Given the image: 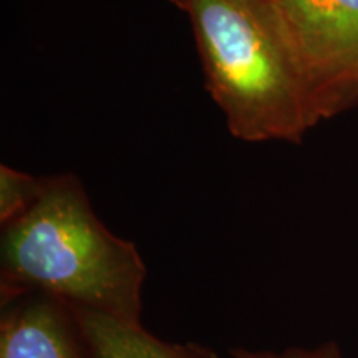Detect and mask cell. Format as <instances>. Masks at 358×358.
I'll return each instance as SVG.
<instances>
[{
    "label": "cell",
    "instance_id": "cell-1",
    "mask_svg": "<svg viewBox=\"0 0 358 358\" xmlns=\"http://www.w3.org/2000/svg\"><path fill=\"white\" fill-rule=\"evenodd\" d=\"M0 259L2 306L35 292L141 324L146 264L101 222L73 174L48 176L37 203L3 226Z\"/></svg>",
    "mask_w": 358,
    "mask_h": 358
},
{
    "label": "cell",
    "instance_id": "cell-4",
    "mask_svg": "<svg viewBox=\"0 0 358 358\" xmlns=\"http://www.w3.org/2000/svg\"><path fill=\"white\" fill-rule=\"evenodd\" d=\"M0 358H92L69 303L25 294L2 306Z\"/></svg>",
    "mask_w": 358,
    "mask_h": 358
},
{
    "label": "cell",
    "instance_id": "cell-6",
    "mask_svg": "<svg viewBox=\"0 0 358 358\" xmlns=\"http://www.w3.org/2000/svg\"><path fill=\"white\" fill-rule=\"evenodd\" d=\"M48 178H37L32 174L0 166V224L7 226L29 211L37 203L47 187Z\"/></svg>",
    "mask_w": 358,
    "mask_h": 358
},
{
    "label": "cell",
    "instance_id": "cell-5",
    "mask_svg": "<svg viewBox=\"0 0 358 358\" xmlns=\"http://www.w3.org/2000/svg\"><path fill=\"white\" fill-rule=\"evenodd\" d=\"M92 358H221L199 343L164 342L143 324H128L105 313L71 307Z\"/></svg>",
    "mask_w": 358,
    "mask_h": 358
},
{
    "label": "cell",
    "instance_id": "cell-3",
    "mask_svg": "<svg viewBox=\"0 0 358 358\" xmlns=\"http://www.w3.org/2000/svg\"><path fill=\"white\" fill-rule=\"evenodd\" d=\"M319 122L358 105V0H267Z\"/></svg>",
    "mask_w": 358,
    "mask_h": 358
},
{
    "label": "cell",
    "instance_id": "cell-8",
    "mask_svg": "<svg viewBox=\"0 0 358 358\" xmlns=\"http://www.w3.org/2000/svg\"><path fill=\"white\" fill-rule=\"evenodd\" d=\"M169 2L174 3V6H176L178 8H181V10H182V7L186 6V2H187V0H169Z\"/></svg>",
    "mask_w": 358,
    "mask_h": 358
},
{
    "label": "cell",
    "instance_id": "cell-2",
    "mask_svg": "<svg viewBox=\"0 0 358 358\" xmlns=\"http://www.w3.org/2000/svg\"><path fill=\"white\" fill-rule=\"evenodd\" d=\"M182 12L232 136L302 143L320 122L267 0H187Z\"/></svg>",
    "mask_w": 358,
    "mask_h": 358
},
{
    "label": "cell",
    "instance_id": "cell-7",
    "mask_svg": "<svg viewBox=\"0 0 358 358\" xmlns=\"http://www.w3.org/2000/svg\"><path fill=\"white\" fill-rule=\"evenodd\" d=\"M232 358H343L342 348L337 342H324L315 347H290L282 352L248 350V348H231Z\"/></svg>",
    "mask_w": 358,
    "mask_h": 358
}]
</instances>
